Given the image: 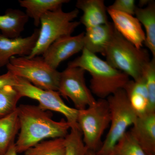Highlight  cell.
<instances>
[{"mask_svg": "<svg viewBox=\"0 0 155 155\" xmlns=\"http://www.w3.org/2000/svg\"><path fill=\"white\" fill-rule=\"evenodd\" d=\"M150 0H140L139 2V8H144L147 5Z\"/></svg>", "mask_w": 155, "mask_h": 155, "instance_id": "cell-29", "label": "cell"}, {"mask_svg": "<svg viewBox=\"0 0 155 155\" xmlns=\"http://www.w3.org/2000/svg\"><path fill=\"white\" fill-rule=\"evenodd\" d=\"M14 88L22 97L36 100L38 107L45 111H52L64 115L71 128L78 127V110L67 105L58 91L42 89L34 86L28 81L15 75Z\"/></svg>", "mask_w": 155, "mask_h": 155, "instance_id": "cell-8", "label": "cell"}, {"mask_svg": "<svg viewBox=\"0 0 155 155\" xmlns=\"http://www.w3.org/2000/svg\"><path fill=\"white\" fill-rule=\"evenodd\" d=\"M6 67L13 75L38 88L58 91L61 72L50 67L43 57H12Z\"/></svg>", "mask_w": 155, "mask_h": 155, "instance_id": "cell-6", "label": "cell"}, {"mask_svg": "<svg viewBox=\"0 0 155 155\" xmlns=\"http://www.w3.org/2000/svg\"><path fill=\"white\" fill-rule=\"evenodd\" d=\"M20 128L17 110L0 119V155H2L15 143Z\"/></svg>", "mask_w": 155, "mask_h": 155, "instance_id": "cell-20", "label": "cell"}, {"mask_svg": "<svg viewBox=\"0 0 155 155\" xmlns=\"http://www.w3.org/2000/svg\"><path fill=\"white\" fill-rule=\"evenodd\" d=\"M79 11L77 8L65 12L62 8L48 11L42 15L41 25L38 39L32 52L27 58H31L43 55L54 42L62 37L71 35L80 25L79 21H74Z\"/></svg>", "mask_w": 155, "mask_h": 155, "instance_id": "cell-4", "label": "cell"}, {"mask_svg": "<svg viewBox=\"0 0 155 155\" xmlns=\"http://www.w3.org/2000/svg\"><path fill=\"white\" fill-rule=\"evenodd\" d=\"M65 139V155H85L87 149L84 144L79 127L70 128Z\"/></svg>", "mask_w": 155, "mask_h": 155, "instance_id": "cell-24", "label": "cell"}, {"mask_svg": "<svg viewBox=\"0 0 155 155\" xmlns=\"http://www.w3.org/2000/svg\"><path fill=\"white\" fill-rule=\"evenodd\" d=\"M17 110L20 128L14 145L18 153L25 152L46 139L65 138L71 128L67 120H53L51 112L38 106L21 104Z\"/></svg>", "mask_w": 155, "mask_h": 155, "instance_id": "cell-1", "label": "cell"}, {"mask_svg": "<svg viewBox=\"0 0 155 155\" xmlns=\"http://www.w3.org/2000/svg\"><path fill=\"white\" fill-rule=\"evenodd\" d=\"M143 76L148 94L149 112H155V58H153L147 64Z\"/></svg>", "mask_w": 155, "mask_h": 155, "instance_id": "cell-25", "label": "cell"}, {"mask_svg": "<svg viewBox=\"0 0 155 155\" xmlns=\"http://www.w3.org/2000/svg\"><path fill=\"white\" fill-rule=\"evenodd\" d=\"M137 6L134 0H116L107 9L134 15Z\"/></svg>", "mask_w": 155, "mask_h": 155, "instance_id": "cell-26", "label": "cell"}, {"mask_svg": "<svg viewBox=\"0 0 155 155\" xmlns=\"http://www.w3.org/2000/svg\"><path fill=\"white\" fill-rule=\"evenodd\" d=\"M145 30L144 44L150 50L153 58H155V2L150 1L144 8L137 7L135 14Z\"/></svg>", "mask_w": 155, "mask_h": 155, "instance_id": "cell-18", "label": "cell"}, {"mask_svg": "<svg viewBox=\"0 0 155 155\" xmlns=\"http://www.w3.org/2000/svg\"><path fill=\"white\" fill-rule=\"evenodd\" d=\"M124 89L138 116L150 113L148 94L143 76L137 81L130 80Z\"/></svg>", "mask_w": 155, "mask_h": 155, "instance_id": "cell-16", "label": "cell"}, {"mask_svg": "<svg viewBox=\"0 0 155 155\" xmlns=\"http://www.w3.org/2000/svg\"><path fill=\"white\" fill-rule=\"evenodd\" d=\"M15 82V75L8 71L7 73L0 75V89L5 86H13Z\"/></svg>", "mask_w": 155, "mask_h": 155, "instance_id": "cell-27", "label": "cell"}, {"mask_svg": "<svg viewBox=\"0 0 155 155\" xmlns=\"http://www.w3.org/2000/svg\"><path fill=\"white\" fill-rule=\"evenodd\" d=\"M21 97L13 86L8 85L0 89V119L16 110Z\"/></svg>", "mask_w": 155, "mask_h": 155, "instance_id": "cell-22", "label": "cell"}, {"mask_svg": "<svg viewBox=\"0 0 155 155\" xmlns=\"http://www.w3.org/2000/svg\"><path fill=\"white\" fill-rule=\"evenodd\" d=\"M85 155H98L96 152L87 150Z\"/></svg>", "mask_w": 155, "mask_h": 155, "instance_id": "cell-30", "label": "cell"}, {"mask_svg": "<svg viewBox=\"0 0 155 155\" xmlns=\"http://www.w3.org/2000/svg\"><path fill=\"white\" fill-rule=\"evenodd\" d=\"M104 56L112 67L134 81L142 77L145 68L151 60L147 50L137 48L116 29Z\"/></svg>", "mask_w": 155, "mask_h": 155, "instance_id": "cell-3", "label": "cell"}, {"mask_svg": "<svg viewBox=\"0 0 155 155\" xmlns=\"http://www.w3.org/2000/svg\"><path fill=\"white\" fill-rule=\"evenodd\" d=\"M85 72L80 67L68 66L60 75L58 91L65 99H70L78 110L94 104L97 101L87 85Z\"/></svg>", "mask_w": 155, "mask_h": 155, "instance_id": "cell-9", "label": "cell"}, {"mask_svg": "<svg viewBox=\"0 0 155 155\" xmlns=\"http://www.w3.org/2000/svg\"><path fill=\"white\" fill-rule=\"evenodd\" d=\"M21 7L26 9L25 14L32 18L36 27L40 24L42 15L48 11H53L62 8L64 4L69 2L68 0H19Z\"/></svg>", "mask_w": 155, "mask_h": 155, "instance_id": "cell-19", "label": "cell"}, {"mask_svg": "<svg viewBox=\"0 0 155 155\" xmlns=\"http://www.w3.org/2000/svg\"><path fill=\"white\" fill-rule=\"evenodd\" d=\"M84 32L75 36L60 38L53 43L44 53L43 58L48 65L57 69L63 61L82 51L84 48Z\"/></svg>", "mask_w": 155, "mask_h": 155, "instance_id": "cell-10", "label": "cell"}, {"mask_svg": "<svg viewBox=\"0 0 155 155\" xmlns=\"http://www.w3.org/2000/svg\"><path fill=\"white\" fill-rule=\"evenodd\" d=\"M70 67H79L91 76L90 89L98 99H106L117 91L124 89L130 77L85 49L81 55L69 62Z\"/></svg>", "mask_w": 155, "mask_h": 155, "instance_id": "cell-2", "label": "cell"}, {"mask_svg": "<svg viewBox=\"0 0 155 155\" xmlns=\"http://www.w3.org/2000/svg\"><path fill=\"white\" fill-rule=\"evenodd\" d=\"M130 134L147 155H155V112L138 116Z\"/></svg>", "mask_w": 155, "mask_h": 155, "instance_id": "cell-13", "label": "cell"}, {"mask_svg": "<svg viewBox=\"0 0 155 155\" xmlns=\"http://www.w3.org/2000/svg\"><path fill=\"white\" fill-rule=\"evenodd\" d=\"M65 139L43 140L24 152V155H65Z\"/></svg>", "mask_w": 155, "mask_h": 155, "instance_id": "cell-21", "label": "cell"}, {"mask_svg": "<svg viewBox=\"0 0 155 155\" xmlns=\"http://www.w3.org/2000/svg\"><path fill=\"white\" fill-rule=\"evenodd\" d=\"M107 9L115 29L136 47L141 48L145 41V34L137 18L132 15Z\"/></svg>", "mask_w": 155, "mask_h": 155, "instance_id": "cell-12", "label": "cell"}, {"mask_svg": "<svg viewBox=\"0 0 155 155\" xmlns=\"http://www.w3.org/2000/svg\"><path fill=\"white\" fill-rule=\"evenodd\" d=\"M106 99L110 113V123L105 139L97 152L98 155H109L127 132V128L133 125L138 117L124 89L117 91Z\"/></svg>", "mask_w": 155, "mask_h": 155, "instance_id": "cell-5", "label": "cell"}, {"mask_svg": "<svg viewBox=\"0 0 155 155\" xmlns=\"http://www.w3.org/2000/svg\"><path fill=\"white\" fill-rule=\"evenodd\" d=\"M115 30L113 23L110 22L107 24L86 28L84 38V49L95 54L100 53L104 55Z\"/></svg>", "mask_w": 155, "mask_h": 155, "instance_id": "cell-14", "label": "cell"}, {"mask_svg": "<svg viewBox=\"0 0 155 155\" xmlns=\"http://www.w3.org/2000/svg\"><path fill=\"white\" fill-rule=\"evenodd\" d=\"M109 155H147L129 131L115 145Z\"/></svg>", "mask_w": 155, "mask_h": 155, "instance_id": "cell-23", "label": "cell"}, {"mask_svg": "<svg viewBox=\"0 0 155 155\" xmlns=\"http://www.w3.org/2000/svg\"><path fill=\"white\" fill-rule=\"evenodd\" d=\"M77 123L87 148L97 152L102 144V136L110 123L107 99H98L94 104L78 110Z\"/></svg>", "mask_w": 155, "mask_h": 155, "instance_id": "cell-7", "label": "cell"}, {"mask_svg": "<svg viewBox=\"0 0 155 155\" xmlns=\"http://www.w3.org/2000/svg\"><path fill=\"white\" fill-rule=\"evenodd\" d=\"M29 17L23 11L10 8L5 14L0 15V31L1 34L8 38L20 37L25 29Z\"/></svg>", "mask_w": 155, "mask_h": 155, "instance_id": "cell-17", "label": "cell"}, {"mask_svg": "<svg viewBox=\"0 0 155 155\" xmlns=\"http://www.w3.org/2000/svg\"><path fill=\"white\" fill-rule=\"evenodd\" d=\"M39 29L36 28L30 36L11 38L0 33V67L6 66L14 56L28 57L38 39Z\"/></svg>", "mask_w": 155, "mask_h": 155, "instance_id": "cell-11", "label": "cell"}, {"mask_svg": "<svg viewBox=\"0 0 155 155\" xmlns=\"http://www.w3.org/2000/svg\"><path fill=\"white\" fill-rule=\"evenodd\" d=\"M75 6L83 12L79 22L86 28L109 22L107 9L104 0H78Z\"/></svg>", "mask_w": 155, "mask_h": 155, "instance_id": "cell-15", "label": "cell"}, {"mask_svg": "<svg viewBox=\"0 0 155 155\" xmlns=\"http://www.w3.org/2000/svg\"><path fill=\"white\" fill-rule=\"evenodd\" d=\"M1 155H18L14 144L12 145L5 153Z\"/></svg>", "mask_w": 155, "mask_h": 155, "instance_id": "cell-28", "label": "cell"}]
</instances>
